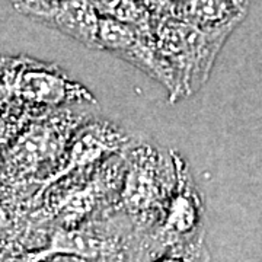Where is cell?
Returning a JSON list of instances; mask_svg holds the SVG:
<instances>
[{
  "label": "cell",
  "instance_id": "1",
  "mask_svg": "<svg viewBox=\"0 0 262 262\" xmlns=\"http://www.w3.org/2000/svg\"><path fill=\"white\" fill-rule=\"evenodd\" d=\"M2 102L51 110L80 102H95L83 86L75 83L54 66L25 57H9L2 64Z\"/></svg>",
  "mask_w": 262,
  "mask_h": 262
},
{
  "label": "cell",
  "instance_id": "6",
  "mask_svg": "<svg viewBox=\"0 0 262 262\" xmlns=\"http://www.w3.org/2000/svg\"><path fill=\"white\" fill-rule=\"evenodd\" d=\"M99 39L101 46L118 53L125 60H131L147 72L158 70L160 79H165L159 60L153 56L147 42H143L136 31L128 25H124L115 19H102L99 20Z\"/></svg>",
  "mask_w": 262,
  "mask_h": 262
},
{
  "label": "cell",
  "instance_id": "2",
  "mask_svg": "<svg viewBox=\"0 0 262 262\" xmlns=\"http://www.w3.org/2000/svg\"><path fill=\"white\" fill-rule=\"evenodd\" d=\"M72 114L56 115L54 120L31 127L13 147L5 153L3 175L8 179L19 181L31 175L41 173L42 165L53 168L60 156L67 150L66 141L75 130L77 121H72Z\"/></svg>",
  "mask_w": 262,
  "mask_h": 262
},
{
  "label": "cell",
  "instance_id": "5",
  "mask_svg": "<svg viewBox=\"0 0 262 262\" xmlns=\"http://www.w3.org/2000/svg\"><path fill=\"white\" fill-rule=\"evenodd\" d=\"M124 144V136L120 130L110 124L98 122L94 125L84 127L75 137L72 146L67 149V156L63 159V166L56 169L54 178L64 177L73 169H79L89 163H95L105 156L120 150ZM48 182V185L53 182ZM47 185V187H48Z\"/></svg>",
  "mask_w": 262,
  "mask_h": 262
},
{
  "label": "cell",
  "instance_id": "3",
  "mask_svg": "<svg viewBox=\"0 0 262 262\" xmlns=\"http://www.w3.org/2000/svg\"><path fill=\"white\" fill-rule=\"evenodd\" d=\"M169 181V162L156 150H133L130 163H127L121 200L125 208L134 214L151 215L165 203L170 201V189L175 187Z\"/></svg>",
  "mask_w": 262,
  "mask_h": 262
},
{
  "label": "cell",
  "instance_id": "4",
  "mask_svg": "<svg viewBox=\"0 0 262 262\" xmlns=\"http://www.w3.org/2000/svg\"><path fill=\"white\" fill-rule=\"evenodd\" d=\"M177 168L178 185L175 187V195L169 201L166 219L160 227V244L165 248L192 239L203 214L200 196L188 177L187 168L182 162H177Z\"/></svg>",
  "mask_w": 262,
  "mask_h": 262
}]
</instances>
